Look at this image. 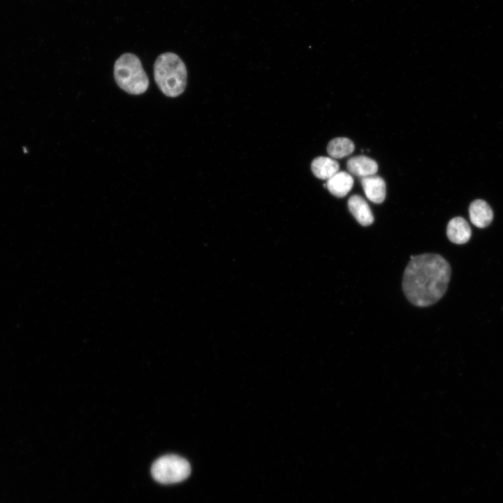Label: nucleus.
I'll return each instance as SVG.
<instances>
[{
	"instance_id": "nucleus-12",
	"label": "nucleus",
	"mask_w": 503,
	"mask_h": 503,
	"mask_svg": "<svg viewBox=\"0 0 503 503\" xmlns=\"http://www.w3.org/2000/svg\"><path fill=\"white\" fill-rule=\"evenodd\" d=\"M353 150V143L347 138H335L327 146V152L333 159L344 158L350 155Z\"/></svg>"
},
{
	"instance_id": "nucleus-5",
	"label": "nucleus",
	"mask_w": 503,
	"mask_h": 503,
	"mask_svg": "<svg viewBox=\"0 0 503 503\" xmlns=\"http://www.w3.org/2000/svg\"><path fill=\"white\" fill-rule=\"evenodd\" d=\"M360 184L366 197L374 203H381L386 197V183L377 175H371L360 179Z\"/></svg>"
},
{
	"instance_id": "nucleus-8",
	"label": "nucleus",
	"mask_w": 503,
	"mask_h": 503,
	"mask_svg": "<svg viewBox=\"0 0 503 503\" xmlns=\"http://www.w3.org/2000/svg\"><path fill=\"white\" fill-rule=\"evenodd\" d=\"M348 208L356 221L367 226L374 221V216L366 201L360 195H353L348 200Z\"/></svg>"
},
{
	"instance_id": "nucleus-9",
	"label": "nucleus",
	"mask_w": 503,
	"mask_h": 503,
	"mask_svg": "<svg viewBox=\"0 0 503 503\" xmlns=\"http://www.w3.org/2000/svg\"><path fill=\"white\" fill-rule=\"evenodd\" d=\"M446 235L453 243L462 245L469 240L472 231L465 219L456 217L449 221L446 228Z\"/></svg>"
},
{
	"instance_id": "nucleus-10",
	"label": "nucleus",
	"mask_w": 503,
	"mask_h": 503,
	"mask_svg": "<svg viewBox=\"0 0 503 503\" xmlns=\"http://www.w3.org/2000/svg\"><path fill=\"white\" fill-rule=\"evenodd\" d=\"M353 185V179L351 175L345 171H338L326 182V187L330 193L339 198L347 196Z\"/></svg>"
},
{
	"instance_id": "nucleus-1",
	"label": "nucleus",
	"mask_w": 503,
	"mask_h": 503,
	"mask_svg": "<svg viewBox=\"0 0 503 503\" xmlns=\"http://www.w3.org/2000/svg\"><path fill=\"white\" fill-rule=\"evenodd\" d=\"M451 272L449 263L439 254L411 256L403 275L404 293L416 306H430L444 295Z\"/></svg>"
},
{
	"instance_id": "nucleus-7",
	"label": "nucleus",
	"mask_w": 503,
	"mask_h": 503,
	"mask_svg": "<svg viewBox=\"0 0 503 503\" xmlns=\"http://www.w3.org/2000/svg\"><path fill=\"white\" fill-rule=\"evenodd\" d=\"M347 168L351 174L360 177V179L374 175L378 170L377 162L363 155L351 157L347 161Z\"/></svg>"
},
{
	"instance_id": "nucleus-6",
	"label": "nucleus",
	"mask_w": 503,
	"mask_h": 503,
	"mask_svg": "<svg viewBox=\"0 0 503 503\" xmlns=\"http://www.w3.org/2000/svg\"><path fill=\"white\" fill-rule=\"evenodd\" d=\"M471 222L478 228L487 227L493 221V212L490 206L483 200L477 199L469 207Z\"/></svg>"
},
{
	"instance_id": "nucleus-3",
	"label": "nucleus",
	"mask_w": 503,
	"mask_h": 503,
	"mask_svg": "<svg viewBox=\"0 0 503 503\" xmlns=\"http://www.w3.org/2000/svg\"><path fill=\"white\" fill-rule=\"evenodd\" d=\"M114 77L117 85L130 94H143L149 87V79L140 60L131 53L123 54L116 60Z\"/></svg>"
},
{
	"instance_id": "nucleus-11",
	"label": "nucleus",
	"mask_w": 503,
	"mask_h": 503,
	"mask_svg": "<svg viewBox=\"0 0 503 503\" xmlns=\"http://www.w3.org/2000/svg\"><path fill=\"white\" fill-rule=\"evenodd\" d=\"M311 168L317 178L328 180L339 171L340 166L338 162L331 157L318 156L312 161Z\"/></svg>"
},
{
	"instance_id": "nucleus-4",
	"label": "nucleus",
	"mask_w": 503,
	"mask_h": 503,
	"mask_svg": "<svg viewBox=\"0 0 503 503\" xmlns=\"http://www.w3.org/2000/svg\"><path fill=\"white\" fill-rule=\"evenodd\" d=\"M153 478L163 484L175 483L185 480L191 473L189 462L177 455H166L158 458L152 465Z\"/></svg>"
},
{
	"instance_id": "nucleus-2",
	"label": "nucleus",
	"mask_w": 503,
	"mask_h": 503,
	"mask_svg": "<svg viewBox=\"0 0 503 503\" xmlns=\"http://www.w3.org/2000/svg\"><path fill=\"white\" fill-rule=\"evenodd\" d=\"M154 77L163 94L177 97L185 89L187 71L179 56L173 52H165L160 54L154 62Z\"/></svg>"
}]
</instances>
